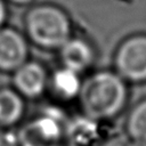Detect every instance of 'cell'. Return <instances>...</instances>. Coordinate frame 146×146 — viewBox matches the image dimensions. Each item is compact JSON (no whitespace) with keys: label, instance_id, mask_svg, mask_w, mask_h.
Instances as JSON below:
<instances>
[{"label":"cell","instance_id":"cell-3","mask_svg":"<svg viewBox=\"0 0 146 146\" xmlns=\"http://www.w3.org/2000/svg\"><path fill=\"white\" fill-rule=\"evenodd\" d=\"M68 122L58 110H47L17 133L21 146H70Z\"/></svg>","mask_w":146,"mask_h":146},{"label":"cell","instance_id":"cell-12","mask_svg":"<svg viewBox=\"0 0 146 146\" xmlns=\"http://www.w3.org/2000/svg\"><path fill=\"white\" fill-rule=\"evenodd\" d=\"M0 146H21L18 136L10 131L0 132Z\"/></svg>","mask_w":146,"mask_h":146},{"label":"cell","instance_id":"cell-1","mask_svg":"<svg viewBox=\"0 0 146 146\" xmlns=\"http://www.w3.org/2000/svg\"><path fill=\"white\" fill-rule=\"evenodd\" d=\"M79 96L86 116L97 121L114 116L123 107L127 88L119 75L104 71L87 79Z\"/></svg>","mask_w":146,"mask_h":146},{"label":"cell","instance_id":"cell-7","mask_svg":"<svg viewBox=\"0 0 146 146\" xmlns=\"http://www.w3.org/2000/svg\"><path fill=\"white\" fill-rule=\"evenodd\" d=\"M60 58L65 67L79 73L91 64L94 54L86 41L80 39H68L60 47Z\"/></svg>","mask_w":146,"mask_h":146},{"label":"cell","instance_id":"cell-14","mask_svg":"<svg viewBox=\"0 0 146 146\" xmlns=\"http://www.w3.org/2000/svg\"><path fill=\"white\" fill-rule=\"evenodd\" d=\"M5 15H6V11H5V6L2 3V1L0 0V25L2 24L3 19H5Z\"/></svg>","mask_w":146,"mask_h":146},{"label":"cell","instance_id":"cell-13","mask_svg":"<svg viewBox=\"0 0 146 146\" xmlns=\"http://www.w3.org/2000/svg\"><path fill=\"white\" fill-rule=\"evenodd\" d=\"M125 146H146V141L143 140H136V139H131Z\"/></svg>","mask_w":146,"mask_h":146},{"label":"cell","instance_id":"cell-2","mask_svg":"<svg viewBox=\"0 0 146 146\" xmlns=\"http://www.w3.org/2000/svg\"><path fill=\"white\" fill-rule=\"evenodd\" d=\"M26 29L31 39L44 48H60L70 39L67 16L52 6H39L26 16Z\"/></svg>","mask_w":146,"mask_h":146},{"label":"cell","instance_id":"cell-8","mask_svg":"<svg viewBox=\"0 0 146 146\" xmlns=\"http://www.w3.org/2000/svg\"><path fill=\"white\" fill-rule=\"evenodd\" d=\"M23 113V102L18 94L10 89L0 90V124L16 123Z\"/></svg>","mask_w":146,"mask_h":146},{"label":"cell","instance_id":"cell-11","mask_svg":"<svg viewBox=\"0 0 146 146\" xmlns=\"http://www.w3.org/2000/svg\"><path fill=\"white\" fill-rule=\"evenodd\" d=\"M127 131L131 139L146 141V100L131 111L127 121Z\"/></svg>","mask_w":146,"mask_h":146},{"label":"cell","instance_id":"cell-15","mask_svg":"<svg viewBox=\"0 0 146 146\" xmlns=\"http://www.w3.org/2000/svg\"><path fill=\"white\" fill-rule=\"evenodd\" d=\"M11 1H14L16 3H27V2H30L32 0H11Z\"/></svg>","mask_w":146,"mask_h":146},{"label":"cell","instance_id":"cell-9","mask_svg":"<svg viewBox=\"0 0 146 146\" xmlns=\"http://www.w3.org/2000/svg\"><path fill=\"white\" fill-rule=\"evenodd\" d=\"M96 120L79 117L68 122V140L70 146H84L96 138Z\"/></svg>","mask_w":146,"mask_h":146},{"label":"cell","instance_id":"cell-10","mask_svg":"<svg viewBox=\"0 0 146 146\" xmlns=\"http://www.w3.org/2000/svg\"><path fill=\"white\" fill-rule=\"evenodd\" d=\"M81 81L78 72L63 67L52 75V87L55 91L63 98H72L80 94Z\"/></svg>","mask_w":146,"mask_h":146},{"label":"cell","instance_id":"cell-4","mask_svg":"<svg viewBox=\"0 0 146 146\" xmlns=\"http://www.w3.org/2000/svg\"><path fill=\"white\" fill-rule=\"evenodd\" d=\"M115 64L123 78L146 80V36H132L124 41L117 50Z\"/></svg>","mask_w":146,"mask_h":146},{"label":"cell","instance_id":"cell-5","mask_svg":"<svg viewBox=\"0 0 146 146\" xmlns=\"http://www.w3.org/2000/svg\"><path fill=\"white\" fill-rule=\"evenodd\" d=\"M27 57V46L24 38L13 29H0V68L17 70Z\"/></svg>","mask_w":146,"mask_h":146},{"label":"cell","instance_id":"cell-6","mask_svg":"<svg viewBox=\"0 0 146 146\" xmlns=\"http://www.w3.org/2000/svg\"><path fill=\"white\" fill-rule=\"evenodd\" d=\"M14 83L23 95L35 97L43 91L47 83V74L40 64L34 62L24 63L16 70Z\"/></svg>","mask_w":146,"mask_h":146}]
</instances>
